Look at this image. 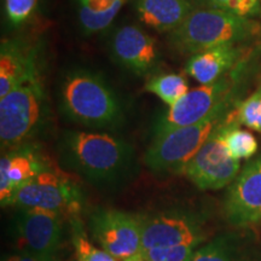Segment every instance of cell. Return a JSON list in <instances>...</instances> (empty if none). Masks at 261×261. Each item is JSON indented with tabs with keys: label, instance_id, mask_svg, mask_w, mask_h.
<instances>
[{
	"label": "cell",
	"instance_id": "obj_1",
	"mask_svg": "<svg viewBox=\"0 0 261 261\" xmlns=\"http://www.w3.org/2000/svg\"><path fill=\"white\" fill-rule=\"evenodd\" d=\"M64 166L98 185H112L129 174L133 149L128 143L108 133L68 130L60 143Z\"/></svg>",
	"mask_w": 261,
	"mask_h": 261
},
{
	"label": "cell",
	"instance_id": "obj_2",
	"mask_svg": "<svg viewBox=\"0 0 261 261\" xmlns=\"http://www.w3.org/2000/svg\"><path fill=\"white\" fill-rule=\"evenodd\" d=\"M61 107L71 121L92 128H114L122 121V108L102 76L76 69L61 84Z\"/></svg>",
	"mask_w": 261,
	"mask_h": 261
},
{
	"label": "cell",
	"instance_id": "obj_3",
	"mask_svg": "<svg viewBox=\"0 0 261 261\" xmlns=\"http://www.w3.org/2000/svg\"><path fill=\"white\" fill-rule=\"evenodd\" d=\"M257 24L248 17L218 8L195 9L180 27L172 32L171 42L178 51L197 54L221 45L246 41Z\"/></svg>",
	"mask_w": 261,
	"mask_h": 261
},
{
	"label": "cell",
	"instance_id": "obj_4",
	"mask_svg": "<svg viewBox=\"0 0 261 261\" xmlns=\"http://www.w3.org/2000/svg\"><path fill=\"white\" fill-rule=\"evenodd\" d=\"M231 106L218 110L203 121L179 127L155 136L144 155V162L151 171L177 172L194 158L212 132L224 121Z\"/></svg>",
	"mask_w": 261,
	"mask_h": 261
},
{
	"label": "cell",
	"instance_id": "obj_5",
	"mask_svg": "<svg viewBox=\"0 0 261 261\" xmlns=\"http://www.w3.org/2000/svg\"><path fill=\"white\" fill-rule=\"evenodd\" d=\"M45 91L35 77L0 98L2 149H17L32 138L44 119Z\"/></svg>",
	"mask_w": 261,
	"mask_h": 261
},
{
	"label": "cell",
	"instance_id": "obj_6",
	"mask_svg": "<svg viewBox=\"0 0 261 261\" xmlns=\"http://www.w3.org/2000/svg\"><path fill=\"white\" fill-rule=\"evenodd\" d=\"M12 205L55 212L69 221L79 217L83 210V195L73 179L47 167L19 189Z\"/></svg>",
	"mask_w": 261,
	"mask_h": 261
},
{
	"label": "cell",
	"instance_id": "obj_7",
	"mask_svg": "<svg viewBox=\"0 0 261 261\" xmlns=\"http://www.w3.org/2000/svg\"><path fill=\"white\" fill-rule=\"evenodd\" d=\"M89 232L117 261L142 259V217L117 210H97L90 215Z\"/></svg>",
	"mask_w": 261,
	"mask_h": 261
},
{
	"label": "cell",
	"instance_id": "obj_8",
	"mask_svg": "<svg viewBox=\"0 0 261 261\" xmlns=\"http://www.w3.org/2000/svg\"><path fill=\"white\" fill-rule=\"evenodd\" d=\"M65 218L40 208H19L15 230L23 250L40 261H62L65 250Z\"/></svg>",
	"mask_w": 261,
	"mask_h": 261
},
{
	"label": "cell",
	"instance_id": "obj_9",
	"mask_svg": "<svg viewBox=\"0 0 261 261\" xmlns=\"http://www.w3.org/2000/svg\"><path fill=\"white\" fill-rule=\"evenodd\" d=\"M226 76L224 75L214 83L190 90L178 103L169 107L156 122L155 136L179 127L195 125L218 110L230 107L233 80Z\"/></svg>",
	"mask_w": 261,
	"mask_h": 261
},
{
	"label": "cell",
	"instance_id": "obj_10",
	"mask_svg": "<svg viewBox=\"0 0 261 261\" xmlns=\"http://www.w3.org/2000/svg\"><path fill=\"white\" fill-rule=\"evenodd\" d=\"M224 121L180 171L201 190H219L232 184L240 174L241 161L233 159L225 145Z\"/></svg>",
	"mask_w": 261,
	"mask_h": 261
},
{
	"label": "cell",
	"instance_id": "obj_11",
	"mask_svg": "<svg viewBox=\"0 0 261 261\" xmlns=\"http://www.w3.org/2000/svg\"><path fill=\"white\" fill-rule=\"evenodd\" d=\"M225 214L236 227L261 223V156L247 163L230 185Z\"/></svg>",
	"mask_w": 261,
	"mask_h": 261
},
{
	"label": "cell",
	"instance_id": "obj_12",
	"mask_svg": "<svg viewBox=\"0 0 261 261\" xmlns=\"http://www.w3.org/2000/svg\"><path fill=\"white\" fill-rule=\"evenodd\" d=\"M204 238L201 223L189 214L162 213L142 217L143 250L178 244L197 247Z\"/></svg>",
	"mask_w": 261,
	"mask_h": 261
},
{
	"label": "cell",
	"instance_id": "obj_13",
	"mask_svg": "<svg viewBox=\"0 0 261 261\" xmlns=\"http://www.w3.org/2000/svg\"><path fill=\"white\" fill-rule=\"evenodd\" d=\"M112 52L115 60L133 74H149L158 63V46L149 34L136 25L117 29L112 39Z\"/></svg>",
	"mask_w": 261,
	"mask_h": 261
},
{
	"label": "cell",
	"instance_id": "obj_14",
	"mask_svg": "<svg viewBox=\"0 0 261 261\" xmlns=\"http://www.w3.org/2000/svg\"><path fill=\"white\" fill-rule=\"evenodd\" d=\"M50 166L34 150L19 146L0 160V200L3 205H12L19 189L33 180Z\"/></svg>",
	"mask_w": 261,
	"mask_h": 261
},
{
	"label": "cell",
	"instance_id": "obj_15",
	"mask_svg": "<svg viewBox=\"0 0 261 261\" xmlns=\"http://www.w3.org/2000/svg\"><path fill=\"white\" fill-rule=\"evenodd\" d=\"M38 76L34 48L15 39H4L0 48V98Z\"/></svg>",
	"mask_w": 261,
	"mask_h": 261
},
{
	"label": "cell",
	"instance_id": "obj_16",
	"mask_svg": "<svg viewBox=\"0 0 261 261\" xmlns=\"http://www.w3.org/2000/svg\"><path fill=\"white\" fill-rule=\"evenodd\" d=\"M195 8L190 0H137L139 21L160 33L174 32Z\"/></svg>",
	"mask_w": 261,
	"mask_h": 261
},
{
	"label": "cell",
	"instance_id": "obj_17",
	"mask_svg": "<svg viewBox=\"0 0 261 261\" xmlns=\"http://www.w3.org/2000/svg\"><path fill=\"white\" fill-rule=\"evenodd\" d=\"M240 51L234 45H221L197 52L189 58L185 73L201 85L214 83L233 67Z\"/></svg>",
	"mask_w": 261,
	"mask_h": 261
},
{
	"label": "cell",
	"instance_id": "obj_18",
	"mask_svg": "<svg viewBox=\"0 0 261 261\" xmlns=\"http://www.w3.org/2000/svg\"><path fill=\"white\" fill-rule=\"evenodd\" d=\"M190 261H260V257L247 238L227 233L198 248Z\"/></svg>",
	"mask_w": 261,
	"mask_h": 261
},
{
	"label": "cell",
	"instance_id": "obj_19",
	"mask_svg": "<svg viewBox=\"0 0 261 261\" xmlns=\"http://www.w3.org/2000/svg\"><path fill=\"white\" fill-rule=\"evenodd\" d=\"M127 0H77L81 27L86 34L103 31L112 24Z\"/></svg>",
	"mask_w": 261,
	"mask_h": 261
},
{
	"label": "cell",
	"instance_id": "obj_20",
	"mask_svg": "<svg viewBox=\"0 0 261 261\" xmlns=\"http://www.w3.org/2000/svg\"><path fill=\"white\" fill-rule=\"evenodd\" d=\"M145 91L154 93L163 103L173 107L190 90L187 79L182 75L167 73L151 77L145 84Z\"/></svg>",
	"mask_w": 261,
	"mask_h": 261
},
{
	"label": "cell",
	"instance_id": "obj_21",
	"mask_svg": "<svg viewBox=\"0 0 261 261\" xmlns=\"http://www.w3.org/2000/svg\"><path fill=\"white\" fill-rule=\"evenodd\" d=\"M224 142L230 155L238 161L252 159L259 148L255 136L228 121L227 116L224 121Z\"/></svg>",
	"mask_w": 261,
	"mask_h": 261
},
{
	"label": "cell",
	"instance_id": "obj_22",
	"mask_svg": "<svg viewBox=\"0 0 261 261\" xmlns=\"http://www.w3.org/2000/svg\"><path fill=\"white\" fill-rule=\"evenodd\" d=\"M69 224L71 243H73L77 261H117L102 248H98L91 242L79 217L71 218Z\"/></svg>",
	"mask_w": 261,
	"mask_h": 261
},
{
	"label": "cell",
	"instance_id": "obj_23",
	"mask_svg": "<svg viewBox=\"0 0 261 261\" xmlns=\"http://www.w3.org/2000/svg\"><path fill=\"white\" fill-rule=\"evenodd\" d=\"M227 120L261 133V86L238 104L236 109H231L227 114Z\"/></svg>",
	"mask_w": 261,
	"mask_h": 261
},
{
	"label": "cell",
	"instance_id": "obj_24",
	"mask_svg": "<svg viewBox=\"0 0 261 261\" xmlns=\"http://www.w3.org/2000/svg\"><path fill=\"white\" fill-rule=\"evenodd\" d=\"M194 244L151 248L143 250L140 261H190L196 252Z\"/></svg>",
	"mask_w": 261,
	"mask_h": 261
},
{
	"label": "cell",
	"instance_id": "obj_25",
	"mask_svg": "<svg viewBox=\"0 0 261 261\" xmlns=\"http://www.w3.org/2000/svg\"><path fill=\"white\" fill-rule=\"evenodd\" d=\"M212 8L227 10L243 17H254L260 15L261 0H204Z\"/></svg>",
	"mask_w": 261,
	"mask_h": 261
},
{
	"label": "cell",
	"instance_id": "obj_26",
	"mask_svg": "<svg viewBox=\"0 0 261 261\" xmlns=\"http://www.w3.org/2000/svg\"><path fill=\"white\" fill-rule=\"evenodd\" d=\"M39 0H5V12L14 25L24 23L37 9Z\"/></svg>",
	"mask_w": 261,
	"mask_h": 261
},
{
	"label": "cell",
	"instance_id": "obj_27",
	"mask_svg": "<svg viewBox=\"0 0 261 261\" xmlns=\"http://www.w3.org/2000/svg\"><path fill=\"white\" fill-rule=\"evenodd\" d=\"M4 261H40V260L37 259L35 256H33L32 254L22 250L21 253H17V254H14V255L8 256Z\"/></svg>",
	"mask_w": 261,
	"mask_h": 261
}]
</instances>
